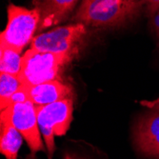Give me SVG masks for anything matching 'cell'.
Masks as SVG:
<instances>
[{
  "label": "cell",
  "instance_id": "cell-1",
  "mask_svg": "<svg viewBox=\"0 0 159 159\" xmlns=\"http://www.w3.org/2000/svg\"><path fill=\"white\" fill-rule=\"evenodd\" d=\"M142 8L140 0H82L70 19L86 27L111 29L136 18Z\"/></svg>",
  "mask_w": 159,
  "mask_h": 159
},
{
  "label": "cell",
  "instance_id": "cell-2",
  "mask_svg": "<svg viewBox=\"0 0 159 159\" xmlns=\"http://www.w3.org/2000/svg\"><path fill=\"white\" fill-rule=\"evenodd\" d=\"M77 52L53 53L29 49L22 55L21 70L18 77L23 86L61 80L63 70L74 60Z\"/></svg>",
  "mask_w": 159,
  "mask_h": 159
},
{
  "label": "cell",
  "instance_id": "cell-3",
  "mask_svg": "<svg viewBox=\"0 0 159 159\" xmlns=\"http://www.w3.org/2000/svg\"><path fill=\"white\" fill-rule=\"evenodd\" d=\"M7 13L8 22L0 35V42L22 52L23 49L32 42L34 34L37 32L40 12L35 8L29 10L10 4L7 8Z\"/></svg>",
  "mask_w": 159,
  "mask_h": 159
},
{
  "label": "cell",
  "instance_id": "cell-4",
  "mask_svg": "<svg viewBox=\"0 0 159 159\" xmlns=\"http://www.w3.org/2000/svg\"><path fill=\"white\" fill-rule=\"evenodd\" d=\"M40 133L44 138L49 157L55 151L54 136L64 135L73 120V98L57 101L44 106H35Z\"/></svg>",
  "mask_w": 159,
  "mask_h": 159
},
{
  "label": "cell",
  "instance_id": "cell-5",
  "mask_svg": "<svg viewBox=\"0 0 159 159\" xmlns=\"http://www.w3.org/2000/svg\"><path fill=\"white\" fill-rule=\"evenodd\" d=\"M86 34V26L74 23L52 29V31L35 35L30 49L44 52L63 53L78 51V45Z\"/></svg>",
  "mask_w": 159,
  "mask_h": 159
},
{
  "label": "cell",
  "instance_id": "cell-6",
  "mask_svg": "<svg viewBox=\"0 0 159 159\" xmlns=\"http://www.w3.org/2000/svg\"><path fill=\"white\" fill-rule=\"evenodd\" d=\"M6 109L9 111L12 124L27 142L32 154L45 152L46 148L41 138L35 105L30 100H25L14 103Z\"/></svg>",
  "mask_w": 159,
  "mask_h": 159
},
{
  "label": "cell",
  "instance_id": "cell-7",
  "mask_svg": "<svg viewBox=\"0 0 159 159\" xmlns=\"http://www.w3.org/2000/svg\"><path fill=\"white\" fill-rule=\"evenodd\" d=\"M134 143L144 156L159 159V100L139 117L134 131Z\"/></svg>",
  "mask_w": 159,
  "mask_h": 159
},
{
  "label": "cell",
  "instance_id": "cell-8",
  "mask_svg": "<svg viewBox=\"0 0 159 159\" xmlns=\"http://www.w3.org/2000/svg\"><path fill=\"white\" fill-rule=\"evenodd\" d=\"M78 0H34V8L40 12L36 33L58 25L71 17Z\"/></svg>",
  "mask_w": 159,
  "mask_h": 159
},
{
  "label": "cell",
  "instance_id": "cell-9",
  "mask_svg": "<svg viewBox=\"0 0 159 159\" xmlns=\"http://www.w3.org/2000/svg\"><path fill=\"white\" fill-rule=\"evenodd\" d=\"M28 100L35 106H44L57 101L73 98L71 89L61 80H53L34 86H24Z\"/></svg>",
  "mask_w": 159,
  "mask_h": 159
},
{
  "label": "cell",
  "instance_id": "cell-10",
  "mask_svg": "<svg viewBox=\"0 0 159 159\" xmlns=\"http://www.w3.org/2000/svg\"><path fill=\"white\" fill-rule=\"evenodd\" d=\"M0 152L6 159H17L18 151L23 143V136L12 124L8 109L0 114Z\"/></svg>",
  "mask_w": 159,
  "mask_h": 159
},
{
  "label": "cell",
  "instance_id": "cell-11",
  "mask_svg": "<svg viewBox=\"0 0 159 159\" xmlns=\"http://www.w3.org/2000/svg\"><path fill=\"white\" fill-rule=\"evenodd\" d=\"M22 89L23 84L17 75L7 73L0 74V109L8 108L11 97Z\"/></svg>",
  "mask_w": 159,
  "mask_h": 159
},
{
  "label": "cell",
  "instance_id": "cell-12",
  "mask_svg": "<svg viewBox=\"0 0 159 159\" xmlns=\"http://www.w3.org/2000/svg\"><path fill=\"white\" fill-rule=\"evenodd\" d=\"M0 57H1L0 58V73H7L18 76L22 65L21 52L9 46L1 44Z\"/></svg>",
  "mask_w": 159,
  "mask_h": 159
},
{
  "label": "cell",
  "instance_id": "cell-13",
  "mask_svg": "<svg viewBox=\"0 0 159 159\" xmlns=\"http://www.w3.org/2000/svg\"><path fill=\"white\" fill-rule=\"evenodd\" d=\"M140 2L145 8L147 16L152 20L159 11V0H140Z\"/></svg>",
  "mask_w": 159,
  "mask_h": 159
},
{
  "label": "cell",
  "instance_id": "cell-14",
  "mask_svg": "<svg viewBox=\"0 0 159 159\" xmlns=\"http://www.w3.org/2000/svg\"><path fill=\"white\" fill-rule=\"evenodd\" d=\"M152 30L157 39V45L159 47V11L155 14V16L152 19Z\"/></svg>",
  "mask_w": 159,
  "mask_h": 159
},
{
  "label": "cell",
  "instance_id": "cell-15",
  "mask_svg": "<svg viewBox=\"0 0 159 159\" xmlns=\"http://www.w3.org/2000/svg\"><path fill=\"white\" fill-rule=\"evenodd\" d=\"M64 159H81L79 157H77L75 154H70V153H66L64 156Z\"/></svg>",
  "mask_w": 159,
  "mask_h": 159
}]
</instances>
